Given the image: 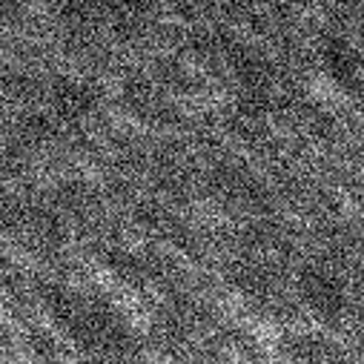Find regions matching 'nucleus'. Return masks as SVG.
Instances as JSON below:
<instances>
[{"mask_svg": "<svg viewBox=\"0 0 364 364\" xmlns=\"http://www.w3.org/2000/svg\"><path fill=\"white\" fill-rule=\"evenodd\" d=\"M98 109V92L83 80H58L49 89L46 115L63 127H80Z\"/></svg>", "mask_w": 364, "mask_h": 364, "instance_id": "nucleus-1", "label": "nucleus"}, {"mask_svg": "<svg viewBox=\"0 0 364 364\" xmlns=\"http://www.w3.org/2000/svg\"><path fill=\"white\" fill-rule=\"evenodd\" d=\"M318 58H321V69L324 75L338 86L344 92H350V86L358 83V60H355V52L350 46V41L338 38V35H330L321 49H318Z\"/></svg>", "mask_w": 364, "mask_h": 364, "instance_id": "nucleus-2", "label": "nucleus"}, {"mask_svg": "<svg viewBox=\"0 0 364 364\" xmlns=\"http://www.w3.org/2000/svg\"><path fill=\"white\" fill-rule=\"evenodd\" d=\"M80 6L89 18L107 26H132L138 23L146 9L149 0H80Z\"/></svg>", "mask_w": 364, "mask_h": 364, "instance_id": "nucleus-3", "label": "nucleus"}, {"mask_svg": "<svg viewBox=\"0 0 364 364\" xmlns=\"http://www.w3.org/2000/svg\"><path fill=\"white\" fill-rule=\"evenodd\" d=\"M304 293L307 299L316 304V307H338L341 301V287H338V279L327 269H307L304 272Z\"/></svg>", "mask_w": 364, "mask_h": 364, "instance_id": "nucleus-4", "label": "nucleus"}]
</instances>
